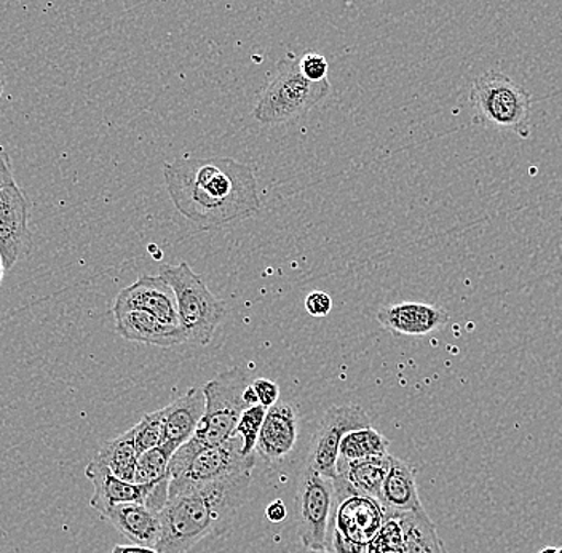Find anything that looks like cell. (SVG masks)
<instances>
[{
    "mask_svg": "<svg viewBox=\"0 0 562 553\" xmlns=\"http://www.w3.org/2000/svg\"><path fill=\"white\" fill-rule=\"evenodd\" d=\"M135 431V443L138 453L156 449L164 443V424H161V411L144 414L138 424L133 428Z\"/></svg>",
    "mask_w": 562,
    "mask_h": 553,
    "instance_id": "obj_26",
    "label": "cell"
},
{
    "mask_svg": "<svg viewBox=\"0 0 562 553\" xmlns=\"http://www.w3.org/2000/svg\"><path fill=\"white\" fill-rule=\"evenodd\" d=\"M367 553H404L402 528H400L398 520H385L378 537L369 542Z\"/></svg>",
    "mask_w": 562,
    "mask_h": 553,
    "instance_id": "obj_27",
    "label": "cell"
},
{
    "mask_svg": "<svg viewBox=\"0 0 562 553\" xmlns=\"http://www.w3.org/2000/svg\"><path fill=\"white\" fill-rule=\"evenodd\" d=\"M88 480L93 485V496L90 506L103 516L111 507L117 504L140 502L146 504L149 498L150 484L138 485L133 482L115 477L104 464L94 460L86 468Z\"/></svg>",
    "mask_w": 562,
    "mask_h": 553,
    "instance_id": "obj_16",
    "label": "cell"
},
{
    "mask_svg": "<svg viewBox=\"0 0 562 553\" xmlns=\"http://www.w3.org/2000/svg\"><path fill=\"white\" fill-rule=\"evenodd\" d=\"M371 419L358 405H334L323 414L311 440L305 468L325 477H337L340 442L355 429L369 428Z\"/></svg>",
    "mask_w": 562,
    "mask_h": 553,
    "instance_id": "obj_9",
    "label": "cell"
},
{
    "mask_svg": "<svg viewBox=\"0 0 562 553\" xmlns=\"http://www.w3.org/2000/svg\"><path fill=\"white\" fill-rule=\"evenodd\" d=\"M111 553H160L156 548H144V545H115Z\"/></svg>",
    "mask_w": 562,
    "mask_h": 553,
    "instance_id": "obj_34",
    "label": "cell"
},
{
    "mask_svg": "<svg viewBox=\"0 0 562 553\" xmlns=\"http://www.w3.org/2000/svg\"><path fill=\"white\" fill-rule=\"evenodd\" d=\"M255 466V454L246 456L238 435L217 446L202 445L192 436L171 457L170 498L199 486L252 472Z\"/></svg>",
    "mask_w": 562,
    "mask_h": 553,
    "instance_id": "obj_3",
    "label": "cell"
},
{
    "mask_svg": "<svg viewBox=\"0 0 562 553\" xmlns=\"http://www.w3.org/2000/svg\"><path fill=\"white\" fill-rule=\"evenodd\" d=\"M378 322L398 336H427L449 322V313L428 302L404 301L385 306L378 312Z\"/></svg>",
    "mask_w": 562,
    "mask_h": 553,
    "instance_id": "obj_14",
    "label": "cell"
},
{
    "mask_svg": "<svg viewBox=\"0 0 562 553\" xmlns=\"http://www.w3.org/2000/svg\"><path fill=\"white\" fill-rule=\"evenodd\" d=\"M392 454L364 457V460L337 461V475L346 478L357 491L371 498H381L382 485L389 474Z\"/></svg>",
    "mask_w": 562,
    "mask_h": 553,
    "instance_id": "obj_20",
    "label": "cell"
},
{
    "mask_svg": "<svg viewBox=\"0 0 562 553\" xmlns=\"http://www.w3.org/2000/svg\"><path fill=\"white\" fill-rule=\"evenodd\" d=\"M291 553H331L328 551H314V549H307L302 545V548L294 549Z\"/></svg>",
    "mask_w": 562,
    "mask_h": 553,
    "instance_id": "obj_36",
    "label": "cell"
},
{
    "mask_svg": "<svg viewBox=\"0 0 562 553\" xmlns=\"http://www.w3.org/2000/svg\"><path fill=\"white\" fill-rule=\"evenodd\" d=\"M245 369L235 368L221 373L202 387L206 408L193 439L202 445L217 446L235 436L238 419L246 410L244 392L251 384Z\"/></svg>",
    "mask_w": 562,
    "mask_h": 553,
    "instance_id": "obj_7",
    "label": "cell"
},
{
    "mask_svg": "<svg viewBox=\"0 0 562 553\" xmlns=\"http://www.w3.org/2000/svg\"><path fill=\"white\" fill-rule=\"evenodd\" d=\"M558 553H562V548H561V549H558Z\"/></svg>",
    "mask_w": 562,
    "mask_h": 553,
    "instance_id": "obj_40",
    "label": "cell"
},
{
    "mask_svg": "<svg viewBox=\"0 0 562 553\" xmlns=\"http://www.w3.org/2000/svg\"><path fill=\"white\" fill-rule=\"evenodd\" d=\"M160 276L173 288L179 320L193 346H209L226 317V305L211 294L203 278L188 263L164 264Z\"/></svg>",
    "mask_w": 562,
    "mask_h": 553,
    "instance_id": "obj_6",
    "label": "cell"
},
{
    "mask_svg": "<svg viewBox=\"0 0 562 553\" xmlns=\"http://www.w3.org/2000/svg\"><path fill=\"white\" fill-rule=\"evenodd\" d=\"M30 241V203L15 183L0 189V258L12 269Z\"/></svg>",
    "mask_w": 562,
    "mask_h": 553,
    "instance_id": "obj_11",
    "label": "cell"
},
{
    "mask_svg": "<svg viewBox=\"0 0 562 553\" xmlns=\"http://www.w3.org/2000/svg\"><path fill=\"white\" fill-rule=\"evenodd\" d=\"M3 93V79L0 77V97H2Z\"/></svg>",
    "mask_w": 562,
    "mask_h": 553,
    "instance_id": "obj_39",
    "label": "cell"
},
{
    "mask_svg": "<svg viewBox=\"0 0 562 553\" xmlns=\"http://www.w3.org/2000/svg\"><path fill=\"white\" fill-rule=\"evenodd\" d=\"M3 274H5V266H3V261L0 258V284H2Z\"/></svg>",
    "mask_w": 562,
    "mask_h": 553,
    "instance_id": "obj_37",
    "label": "cell"
},
{
    "mask_svg": "<svg viewBox=\"0 0 562 553\" xmlns=\"http://www.w3.org/2000/svg\"><path fill=\"white\" fill-rule=\"evenodd\" d=\"M252 387H255L256 394H258L259 405H262V407L270 408L279 403L280 387L279 384L273 383L272 379L256 378L252 380Z\"/></svg>",
    "mask_w": 562,
    "mask_h": 553,
    "instance_id": "obj_30",
    "label": "cell"
},
{
    "mask_svg": "<svg viewBox=\"0 0 562 553\" xmlns=\"http://www.w3.org/2000/svg\"><path fill=\"white\" fill-rule=\"evenodd\" d=\"M539 553H558V549L557 548H547V549H543V551L539 552Z\"/></svg>",
    "mask_w": 562,
    "mask_h": 553,
    "instance_id": "obj_38",
    "label": "cell"
},
{
    "mask_svg": "<svg viewBox=\"0 0 562 553\" xmlns=\"http://www.w3.org/2000/svg\"><path fill=\"white\" fill-rule=\"evenodd\" d=\"M329 80L312 82L302 76L299 59L288 55L277 66L270 82L263 87L252 118L262 125H279L301 118L328 98Z\"/></svg>",
    "mask_w": 562,
    "mask_h": 553,
    "instance_id": "obj_4",
    "label": "cell"
},
{
    "mask_svg": "<svg viewBox=\"0 0 562 553\" xmlns=\"http://www.w3.org/2000/svg\"><path fill=\"white\" fill-rule=\"evenodd\" d=\"M402 528L404 553H446L437 527L425 509L396 517Z\"/></svg>",
    "mask_w": 562,
    "mask_h": 553,
    "instance_id": "obj_21",
    "label": "cell"
},
{
    "mask_svg": "<svg viewBox=\"0 0 562 553\" xmlns=\"http://www.w3.org/2000/svg\"><path fill=\"white\" fill-rule=\"evenodd\" d=\"M266 517L267 520L272 521V523H280V521L286 520V506H284V502L281 501V499L270 502L266 509Z\"/></svg>",
    "mask_w": 562,
    "mask_h": 553,
    "instance_id": "obj_33",
    "label": "cell"
},
{
    "mask_svg": "<svg viewBox=\"0 0 562 553\" xmlns=\"http://www.w3.org/2000/svg\"><path fill=\"white\" fill-rule=\"evenodd\" d=\"M126 311L149 312L168 325L181 327L173 288L161 276H140L135 284L123 288L115 298L112 313Z\"/></svg>",
    "mask_w": 562,
    "mask_h": 553,
    "instance_id": "obj_12",
    "label": "cell"
},
{
    "mask_svg": "<svg viewBox=\"0 0 562 553\" xmlns=\"http://www.w3.org/2000/svg\"><path fill=\"white\" fill-rule=\"evenodd\" d=\"M328 549L333 553H367V545L357 544L339 533V531H329Z\"/></svg>",
    "mask_w": 562,
    "mask_h": 553,
    "instance_id": "obj_31",
    "label": "cell"
},
{
    "mask_svg": "<svg viewBox=\"0 0 562 553\" xmlns=\"http://www.w3.org/2000/svg\"><path fill=\"white\" fill-rule=\"evenodd\" d=\"M390 449L389 439L381 432L369 428L355 429L344 436L340 442L339 460L355 461L364 457L386 456Z\"/></svg>",
    "mask_w": 562,
    "mask_h": 553,
    "instance_id": "obj_23",
    "label": "cell"
},
{
    "mask_svg": "<svg viewBox=\"0 0 562 553\" xmlns=\"http://www.w3.org/2000/svg\"><path fill=\"white\" fill-rule=\"evenodd\" d=\"M244 400L246 407H255V405H259L258 394H256L255 387H252V383L246 387L244 392Z\"/></svg>",
    "mask_w": 562,
    "mask_h": 553,
    "instance_id": "obj_35",
    "label": "cell"
},
{
    "mask_svg": "<svg viewBox=\"0 0 562 553\" xmlns=\"http://www.w3.org/2000/svg\"><path fill=\"white\" fill-rule=\"evenodd\" d=\"M470 104L473 121L480 125L529 139L532 97L505 74L487 70L476 77L470 90Z\"/></svg>",
    "mask_w": 562,
    "mask_h": 553,
    "instance_id": "obj_5",
    "label": "cell"
},
{
    "mask_svg": "<svg viewBox=\"0 0 562 553\" xmlns=\"http://www.w3.org/2000/svg\"><path fill=\"white\" fill-rule=\"evenodd\" d=\"M267 408L262 405H255L248 407L238 419L235 435L241 439V450L246 456H251L256 453V445H258L259 433H261L263 419H266Z\"/></svg>",
    "mask_w": 562,
    "mask_h": 553,
    "instance_id": "obj_25",
    "label": "cell"
},
{
    "mask_svg": "<svg viewBox=\"0 0 562 553\" xmlns=\"http://www.w3.org/2000/svg\"><path fill=\"white\" fill-rule=\"evenodd\" d=\"M206 400L203 389L189 390L168 407L161 408V424H164V443L175 451L195 435L200 421L205 414Z\"/></svg>",
    "mask_w": 562,
    "mask_h": 553,
    "instance_id": "obj_15",
    "label": "cell"
},
{
    "mask_svg": "<svg viewBox=\"0 0 562 553\" xmlns=\"http://www.w3.org/2000/svg\"><path fill=\"white\" fill-rule=\"evenodd\" d=\"M114 319L117 333L123 340L133 343L158 347H175L188 343V334L182 327L168 325L149 312L126 311L115 313Z\"/></svg>",
    "mask_w": 562,
    "mask_h": 553,
    "instance_id": "obj_17",
    "label": "cell"
},
{
    "mask_svg": "<svg viewBox=\"0 0 562 553\" xmlns=\"http://www.w3.org/2000/svg\"><path fill=\"white\" fill-rule=\"evenodd\" d=\"M164 178L179 213L202 229L240 223L261 210L255 174L234 158H178L165 164Z\"/></svg>",
    "mask_w": 562,
    "mask_h": 553,
    "instance_id": "obj_1",
    "label": "cell"
},
{
    "mask_svg": "<svg viewBox=\"0 0 562 553\" xmlns=\"http://www.w3.org/2000/svg\"><path fill=\"white\" fill-rule=\"evenodd\" d=\"M299 416L293 403L281 401L267 408L256 453L269 464L279 463L296 449Z\"/></svg>",
    "mask_w": 562,
    "mask_h": 553,
    "instance_id": "obj_13",
    "label": "cell"
},
{
    "mask_svg": "<svg viewBox=\"0 0 562 553\" xmlns=\"http://www.w3.org/2000/svg\"><path fill=\"white\" fill-rule=\"evenodd\" d=\"M334 488H336V499H334L331 530L339 531L342 537L368 548L369 542L378 537L386 520L381 502L357 491L340 475L334 478Z\"/></svg>",
    "mask_w": 562,
    "mask_h": 553,
    "instance_id": "obj_10",
    "label": "cell"
},
{
    "mask_svg": "<svg viewBox=\"0 0 562 553\" xmlns=\"http://www.w3.org/2000/svg\"><path fill=\"white\" fill-rule=\"evenodd\" d=\"M15 183V176H13L12 164H10V158L7 156L5 150L0 146V189L5 188V186L12 185Z\"/></svg>",
    "mask_w": 562,
    "mask_h": 553,
    "instance_id": "obj_32",
    "label": "cell"
},
{
    "mask_svg": "<svg viewBox=\"0 0 562 553\" xmlns=\"http://www.w3.org/2000/svg\"><path fill=\"white\" fill-rule=\"evenodd\" d=\"M299 69L305 79L312 82H323L328 80L329 63L325 56L319 53L308 52L302 58H299Z\"/></svg>",
    "mask_w": 562,
    "mask_h": 553,
    "instance_id": "obj_28",
    "label": "cell"
},
{
    "mask_svg": "<svg viewBox=\"0 0 562 553\" xmlns=\"http://www.w3.org/2000/svg\"><path fill=\"white\" fill-rule=\"evenodd\" d=\"M251 472L199 486L168 499L160 512V553H188L203 539L223 533L248 499Z\"/></svg>",
    "mask_w": 562,
    "mask_h": 553,
    "instance_id": "obj_2",
    "label": "cell"
},
{
    "mask_svg": "<svg viewBox=\"0 0 562 553\" xmlns=\"http://www.w3.org/2000/svg\"><path fill=\"white\" fill-rule=\"evenodd\" d=\"M305 311L312 317H326L333 311V298L326 291L315 290L304 301Z\"/></svg>",
    "mask_w": 562,
    "mask_h": 553,
    "instance_id": "obj_29",
    "label": "cell"
},
{
    "mask_svg": "<svg viewBox=\"0 0 562 553\" xmlns=\"http://www.w3.org/2000/svg\"><path fill=\"white\" fill-rule=\"evenodd\" d=\"M379 502L386 520L424 509L417 491L416 472L409 464L392 456Z\"/></svg>",
    "mask_w": 562,
    "mask_h": 553,
    "instance_id": "obj_19",
    "label": "cell"
},
{
    "mask_svg": "<svg viewBox=\"0 0 562 553\" xmlns=\"http://www.w3.org/2000/svg\"><path fill=\"white\" fill-rule=\"evenodd\" d=\"M334 499V478L304 468L296 491L297 534L304 548L328 551Z\"/></svg>",
    "mask_w": 562,
    "mask_h": 553,
    "instance_id": "obj_8",
    "label": "cell"
},
{
    "mask_svg": "<svg viewBox=\"0 0 562 553\" xmlns=\"http://www.w3.org/2000/svg\"><path fill=\"white\" fill-rule=\"evenodd\" d=\"M138 457L139 453L138 450H136L135 431L130 429L128 432L122 433V435L105 442L100 451H98L94 460L104 464L115 477L135 484V471Z\"/></svg>",
    "mask_w": 562,
    "mask_h": 553,
    "instance_id": "obj_22",
    "label": "cell"
},
{
    "mask_svg": "<svg viewBox=\"0 0 562 553\" xmlns=\"http://www.w3.org/2000/svg\"><path fill=\"white\" fill-rule=\"evenodd\" d=\"M176 451L167 445L144 451L136 463L135 484L149 485L170 477L171 457Z\"/></svg>",
    "mask_w": 562,
    "mask_h": 553,
    "instance_id": "obj_24",
    "label": "cell"
},
{
    "mask_svg": "<svg viewBox=\"0 0 562 553\" xmlns=\"http://www.w3.org/2000/svg\"><path fill=\"white\" fill-rule=\"evenodd\" d=\"M101 519L109 521L119 533L136 545L156 548L161 537L160 513L146 504H117L104 512Z\"/></svg>",
    "mask_w": 562,
    "mask_h": 553,
    "instance_id": "obj_18",
    "label": "cell"
}]
</instances>
